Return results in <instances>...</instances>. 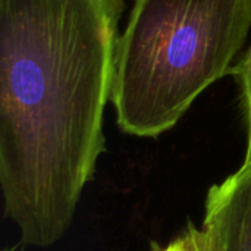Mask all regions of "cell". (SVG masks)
<instances>
[{
    "mask_svg": "<svg viewBox=\"0 0 251 251\" xmlns=\"http://www.w3.org/2000/svg\"><path fill=\"white\" fill-rule=\"evenodd\" d=\"M240 84L241 90V100H243V110L246 118V126H247V146H246V154L244 162L241 168H250L251 166V43L247 50L241 56V59L237 62V65L232 66L231 71Z\"/></svg>",
    "mask_w": 251,
    "mask_h": 251,
    "instance_id": "277c9868",
    "label": "cell"
},
{
    "mask_svg": "<svg viewBox=\"0 0 251 251\" xmlns=\"http://www.w3.org/2000/svg\"><path fill=\"white\" fill-rule=\"evenodd\" d=\"M182 251H219L213 238L203 229L188 222L187 228L178 237Z\"/></svg>",
    "mask_w": 251,
    "mask_h": 251,
    "instance_id": "5b68a950",
    "label": "cell"
},
{
    "mask_svg": "<svg viewBox=\"0 0 251 251\" xmlns=\"http://www.w3.org/2000/svg\"><path fill=\"white\" fill-rule=\"evenodd\" d=\"M3 251H10V250H3Z\"/></svg>",
    "mask_w": 251,
    "mask_h": 251,
    "instance_id": "52a82bcc",
    "label": "cell"
},
{
    "mask_svg": "<svg viewBox=\"0 0 251 251\" xmlns=\"http://www.w3.org/2000/svg\"><path fill=\"white\" fill-rule=\"evenodd\" d=\"M124 0H0V187L21 241L69 229L106 150Z\"/></svg>",
    "mask_w": 251,
    "mask_h": 251,
    "instance_id": "6da1fadb",
    "label": "cell"
},
{
    "mask_svg": "<svg viewBox=\"0 0 251 251\" xmlns=\"http://www.w3.org/2000/svg\"><path fill=\"white\" fill-rule=\"evenodd\" d=\"M251 0H135L119 37L112 103L119 128L156 138L232 71Z\"/></svg>",
    "mask_w": 251,
    "mask_h": 251,
    "instance_id": "7a4b0ae2",
    "label": "cell"
},
{
    "mask_svg": "<svg viewBox=\"0 0 251 251\" xmlns=\"http://www.w3.org/2000/svg\"><path fill=\"white\" fill-rule=\"evenodd\" d=\"M154 251H182V247H181L179 238H176V240H174L171 244H168L166 247H159V246H156V247H154Z\"/></svg>",
    "mask_w": 251,
    "mask_h": 251,
    "instance_id": "8992f818",
    "label": "cell"
},
{
    "mask_svg": "<svg viewBox=\"0 0 251 251\" xmlns=\"http://www.w3.org/2000/svg\"><path fill=\"white\" fill-rule=\"evenodd\" d=\"M201 228L219 251H251V166L209 190Z\"/></svg>",
    "mask_w": 251,
    "mask_h": 251,
    "instance_id": "3957f363",
    "label": "cell"
}]
</instances>
